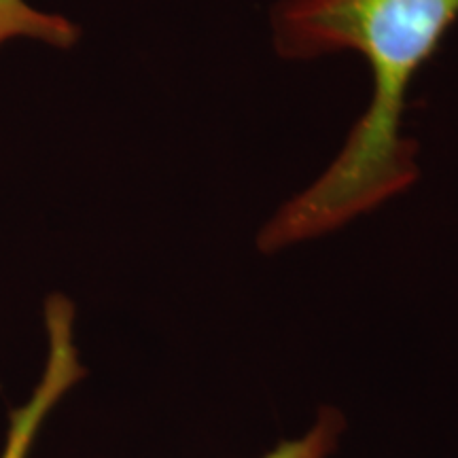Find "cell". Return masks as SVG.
Wrapping results in <instances>:
<instances>
[{
    "instance_id": "obj_2",
    "label": "cell",
    "mask_w": 458,
    "mask_h": 458,
    "mask_svg": "<svg viewBox=\"0 0 458 458\" xmlns=\"http://www.w3.org/2000/svg\"><path fill=\"white\" fill-rule=\"evenodd\" d=\"M45 331H47V359H45L43 374L32 388L30 397L11 411L0 458L30 456L45 420L85 376L74 344V306L64 295H51L45 303Z\"/></svg>"
},
{
    "instance_id": "obj_1",
    "label": "cell",
    "mask_w": 458,
    "mask_h": 458,
    "mask_svg": "<svg viewBox=\"0 0 458 458\" xmlns=\"http://www.w3.org/2000/svg\"><path fill=\"white\" fill-rule=\"evenodd\" d=\"M456 17L458 0H280L272 15L278 54L357 51L374 94L334 164L261 229L263 253L334 232L414 185L416 142L401 130L405 100Z\"/></svg>"
},
{
    "instance_id": "obj_4",
    "label": "cell",
    "mask_w": 458,
    "mask_h": 458,
    "mask_svg": "<svg viewBox=\"0 0 458 458\" xmlns=\"http://www.w3.org/2000/svg\"><path fill=\"white\" fill-rule=\"evenodd\" d=\"M344 431V418L337 410L325 408L314 427L303 437L283 442L263 458H327L335 450L337 439Z\"/></svg>"
},
{
    "instance_id": "obj_3",
    "label": "cell",
    "mask_w": 458,
    "mask_h": 458,
    "mask_svg": "<svg viewBox=\"0 0 458 458\" xmlns=\"http://www.w3.org/2000/svg\"><path fill=\"white\" fill-rule=\"evenodd\" d=\"M21 38L66 51L81 38V28L64 15L37 9L28 0H0V47Z\"/></svg>"
}]
</instances>
